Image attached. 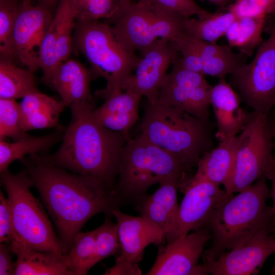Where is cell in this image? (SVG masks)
I'll return each mask as SVG.
<instances>
[{
  "instance_id": "19",
  "label": "cell",
  "mask_w": 275,
  "mask_h": 275,
  "mask_svg": "<svg viewBox=\"0 0 275 275\" xmlns=\"http://www.w3.org/2000/svg\"><path fill=\"white\" fill-rule=\"evenodd\" d=\"M113 215L117 219L121 253L133 262L142 260L148 245L162 244L166 240L163 232L141 215H128L119 209L115 210Z\"/></svg>"
},
{
  "instance_id": "24",
  "label": "cell",
  "mask_w": 275,
  "mask_h": 275,
  "mask_svg": "<svg viewBox=\"0 0 275 275\" xmlns=\"http://www.w3.org/2000/svg\"><path fill=\"white\" fill-rule=\"evenodd\" d=\"M235 136L219 142L216 147L204 154L198 161L197 172L192 178L223 185L225 188L233 169Z\"/></svg>"
},
{
  "instance_id": "17",
  "label": "cell",
  "mask_w": 275,
  "mask_h": 275,
  "mask_svg": "<svg viewBox=\"0 0 275 275\" xmlns=\"http://www.w3.org/2000/svg\"><path fill=\"white\" fill-rule=\"evenodd\" d=\"M211 235L207 227L178 237L160 247L148 275H188L197 265Z\"/></svg>"
},
{
  "instance_id": "28",
  "label": "cell",
  "mask_w": 275,
  "mask_h": 275,
  "mask_svg": "<svg viewBox=\"0 0 275 275\" xmlns=\"http://www.w3.org/2000/svg\"><path fill=\"white\" fill-rule=\"evenodd\" d=\"M265 17H236L226 33L230 47L237 48L242 56H251L263 42L262 32Z\"/></svg>"
},
{
  "instance_id": "32",
  "label": "cell",
  "mask_w": 275,
  "mask_h": 275,
  "mask_svg": "<svg viewBox=\"0 0 275 275\" xmlns=\"http://www.w3.org/2000/svg\"><path fill=\"white\" fill-rule=\"evenodd\" d=\"M240 55L233 52L229 46L225 45L220 51L203 60L202 73L204 75L225 78L245 63Z\"/></svg>"
},
{
  "instance_id": "11",
  "label": "cell",
  "mask_w": 275,
  "mask_h": 275,
  "mask_svg": "<svg viewBox=\"0 0 275 275\" xmlns=\"http://www.w3.org/2000/svg\"><path fill=\"white\" fill-rule=\"evenodd\" d=\"M173 68L160 85L157 102L184 111L208 122L212 88L202 74L184 68L178 53Z\"/></svg>"
},
{
  "instance_id": "45",
  "label": "cell",
  "mask_w": 275,
  "mask_h": 275,
  "mask_svg": "<svg viewBox=\"0 0 275 275\" xmlns=\"http://www.w3.org/2000/svg\"><path fill=\"white\" fill-rule=\"evenodd\" d=\"M270 127L273 139L275 140V120L270 121Z\"/></svg>"
},
{
  "instance_id": "16",
  "label": "cell",
  "mask_w": 275,
  "mask_h": 275,
  "mask_svg": "<svg viewBox=\"0 0 275 275\" xmlns=\"http://www.w3.org/2000/svg\"><path fill=\"white\" fill-rule=\"evenodd\" d=\"M75 23L69 0H59L40 51L39 67L43 73L42 80L46 85L57 67L69 59L73 49Z\"/></svg>"
},
{
  "instance_id": "43",
  "label": "cell",
  "mask_w": 275,
  "mask_h": 275,
  "mask_svg": "<svg viewBox=\"0 0 275 275\" xmlns=\"http://www.w3.org/2000/svg\"><path fill=\"white\" fill-rule=\"evenodd\" d=\"M38 4L52 9L53 7L59 2V0H37Z\"/></svg>"
},
{
  "instance_id": "38",
  "label": "cell",
  "mask_w": 275,
  "mask_h": 275,
  "mask_svg": "<svg viewBox=\"0 0 275 275\" xmlns=\"http://www.w3.org/2000/svg\"><path fill=\"white\" fill-rule=\"evenodd\" d=\"M180 54L182 66L191 71L202 74V62L193 41L183 35L173 42Z\"/></svg>"
},
{
  "instance_id": "7",
  "label": "cell",
  "mask_w": 275,
  "mask_h": 275,
  "mask_svg": "<svg viewBox=\"0 0 275 275\" xmlns=\"http://www.w3.org/2000/svg\"><path fill=\"white\" fill-rule=\"evenodd\" d=\"M12 214L14 238L10 244L29 249L64 254L58 236L40 201L31 191L33 187L23 171L1 173Z\"/></svg>"
},
{
  "instance_id": "14",
  "label": "cell",
  "mask_w": 275,
  "mask_h": 275,
  "mask_svg": "<svg viewBox=\"0 0 275 275\" xmlns=\"http://www.w3.org/2000/svg\"><path fill=\"white\" fill-rule=\"evenodd\" d=\"M274 231L263 229L244 244L226 252L212 262L203 263L207 274H258L267 259L275 253Z\"/></svg>"
},
{
  "instance_id": "10",
  "label": "cell",
  "mask_w": 275,
  "mask_h": 275,
  "mask_svg": "<svg viewBox=\"0 0 275 275\" xmlns=\"http://www.w3.org/2000/svg\"><path fill=\"white\" fill-rule=\"evenodd\" d=\"M230 83L254 112L269 113L275 105V25L253 60L230 74Z\"/></svg>"
},
{
  "instance_id": "8",
  "label": "cell",
  "mask_w": 275,
  "mask_h": 275,
  "mask_svg": "<svg viewBox=\"0 0 275 275\" xmlns=\"http://www.w3.org/2000/svg\"><path fill=\"white\" fill-rule=\"evenodd\" d=\"M185 18L167 15L135 2L119 0L117 10L104 21L124 48L138 49L143 56L158 39L174 42L182 36Z\"/></svg>"
},
{
  "instance_id": "3",
  "label": "cell",
  "mask_w": 275,
  "mask_h": 275,
  "mask_svg": "<svg viewBox=\"0 0 275 275\" xmlns=\"http://www.w3.org/2000/svg\"><path fill=\"white\" fill-rule=\"evenodd\" d=\"M266 179L263 176L238 195H228L213 212L205 226L211 244L203 255L204 263L244 244L263 229L275 231L272 208L266 203L269 192Z\"/></svg>"
},
{
  "instance_id": "36",
  "label": "cell",
  "mask_w": 275,
  "mask_h": 275,
  "mask_svg": "<svg viewBox=\"0 0 275 275\" xmlns=\"http://www.w3.org/2000/svg\"><path fill=\"white\" fill-rule=\"evenodd\" d=\"M96 248L94 264L121 252L117 224L113 223L110 216H107L104 223L95 229Z\"/></svg>"
},
{
  "instance_id": "35",
  "label": "cell",
  "mask_w": 275,
  "mask_h": 275,
  "mask_svg": "<svg viewBox=\"0 0 275 275\" xmlns=\"http://www.w3.org/2000/svg\"><path fill=\"white\" fill-rule=\"evenodd\" d=\"M76 20H100L110 17L119 0H69Z\"/></svg>"
},
{
  "instance_id": "6",
  "label": "cell",
  "mask_w": 275,
  "mask_h": 275,
  "mask_svg": "<svg viewBox=\"0 0 275 275\" xmlns=\"http://www.w3.org/2000/svg\"><path fill=\"white\" fill-rule=\"evenodd\" d=\"M187 170L175 155L141 133L127 142L122 150L115 190L122 200L136 203L151 185Z\"/></svg>"
},
{
  "instance_id": "18",
  "label": "cell",
  "mask_w": 275,
  "mask_h": 275,
  "mask_svg": "<svg viewBox=\"0 0 275 275\" xmlns=\"http://www.w3.org/2000/svg\"><path fill=\"white\" fill-rule=\"evenodd\" d=\"M181 176H173L159 184L151 195H146L136 203L135 210L141 215L160 229L167 242L175 238L179 205L177 190Z\"/></svg>"
},
{
  "instance_id": "25",
  "label": "cell",
  "mask_w": 275,
  "mask_h": 275,
  "mask_svg": "<svg viewBox=\"0 0 275 275\" xmlns=\"http://www.w3.org/2000/svg\"><path fill=\"white\" fill-rule=\"evenodd\" d=\"M10 245L13 254L17 256L15 275H70L64 254Z\"/></svg>"
},
{
  "instance_id": "22",
  "label": "cell",
  "mask_w": 275,
  "mask_h": 275,
  "mask_svg": "<svg viewBox=\"0 0 275 275\" xmlns=\"http://www.w3.org/2000/svg\"><path fill=\"white\" fill-rule=\"evenodd\" d=\"M92 76L90 69L68 59L54 69L47 85L59 93L66 106H70L76 103L93 102L90 90Z\"/></svg>"
},
{
  "instance_id": "34",
  "label": "cell",
  "mask_w": 275,
  "mask_h": 275,
  "mask_svg": "<svg viewBox=\"0 0 275 275\" xmlns=\"http://www.w3.org/2000/svg\"><path fill=\"white\" fill-rule=\"evenodd\" d=\"M21 126L19 103L15 99L0 98V140H18L26 135Z\"/></svg>"
},
{
  "instance_id": "31",
  "label": "cell",
  "mask_w": 275,
  "mask_h": 275,
  "mask_svg": "<svg viewBox=\"0 0 275 275\" xmlns=\"http://www.w3.org/2000/svg\"><path fill=\"white\" fill-rule=\"evenodd\" d=\"M20 3L18 0H0V59L12 62L17 58L13 35Z\"/></svg>"
},
{
  "instance_id": "42",
  "label": "cell",
  "mask_w": 275,
  "mask_h": 275,
  "mask_svg": "<svg viewBox=\"0 0 275 275\" xmlns=\"http://www.w3.org/2000/svg\"><path fill=\"white\" fill-rule=\"evenodd\" d=\"M265 176L266 179L270 180L272 182V187L270 196L272 200V224L275 229V156H273L271 164Z\"/></svg>"
},
{
  "instance_id": "37",
  "label": "cell",
  "mask_w": 275,
  "mask_h": 275,
  "mask_svg": "<svg viewBox=\"0 0 275 275\" xmlns=\"http://www.w3.org/2000/svg\"><path fill=\"white\" fill-rule=\"evenodd\" d=\"M227 9L236 17L275 15V0H235Z\"/></svg>"
},
{
  "instance_id": "4",
  "label": "cell",
  "mask_w": 275,
  "mask_h": 275,
  "mask_svg": "<svg viewBox=\"0 0 275 275\" xmlns=\"http://www.w3.org/2000/svg\"><path fill=\"white\" fill-rule=\"evenodd\" d=\"M142 134L176 156L187 170L213 148L208 122L184 111L147 100L141 124Z\"/></svg>"
},
{
  "instance_id": "5",
  "label": "cell",
  "mask_w": 275,
  "mask_h": 275,
  "mask_svg": "<svg viewBox=\"0 0 275 275\" xmlns=\"http://www.w3.org/2000/svg\"><path fill=\"white\" fill-rule=\"evenodd\" d=\"M73 48L81 53L91 65L93 76L107 81L101 92L106 98L120 91L132 75L142 58L124 48L111 26L100 20H76Z\"/></svg>"
},
{
  "instance_id": "23",
  "label": "cell",
  "mask_w": 275,
  "mask_h": 275,
  "mask_svg": "<svg viewBox=\"0 0 275 275\" xmlns=\"http://www.w3.org/2000/svg\"><path fill=\"white\" fill-rule=\"evenodd\" d=\"M23 131L61 128L59 118L66 106L63 102L40 91L30 94L19 103Z\"/></svg>"
},
{
  "instance_id": "13",
  "label": "cell",
  "mask_w": 275,
  "mask_h": 275,
  "mask_svg": "<svg viewBox=\"0 0 275 275\" xmlns=\"http://www.w3.org/2000/svg\"><path fill=\"white\" fill-rule=\"evenodd\" d=\"M53 16L52 9L31 0H22L16 19L13 43L17 58L33 72L39 67L40 51L43 38Z\"/></svg>"
},
{
  "instance_id": "20",
  "label": "cell",
  "mask_w": 275,
  "mask_h": 275,
  "mask_svg": "<svg viewBox=\"0 0 275 275\" xmlns=\"http://www.w3.org/2000/svg\"><path fill=\"white\" fill-rule=\"evenodd\" d=\"M240 99L225 78L212 87L210 95L212 105L216 120V138L221 142L237 135L247 122L250 113L240 106Z\"/></svg>"
},
{
  "instance_id": "21",
  "label": "cell",
  "mask_w": 275,
  "mask_h": 275,
  "mask_svg": "<svg viewBox=\"0 0 275 275\" xmlns=\"http://www.w3.org/2000/svg\"><path fill=\"white\" fill-rule=\"evenodd\" d=\"M142 97L131 92L119 91L105 98L101 106L93 108L92 116L99 124L122 133L129 141V130L139 118Z\"/></svg>"
},
{
  "instance_id": "12",
  "label": "cell",
  "mask_w": 275,
  "mask_h": 275,
  "mask_svg": "<svg viewBox=\"0 0 275 275\" xmlns=\"http://www.w3.org/2000/svg\"><path fill=\"white\" fill-rule=\"evenodd\" d=\"M220 186L193 178L179 182L184 197L179 205L175 239L206 226L213 212L228 196Z\"/></svg>"
},
{
  "instance_id": "27",
  "label": "cell",
  "mask_w": 275,
  "mask_h": 275,
  "mask_svg": "<svg viewBox=\"0 0 275 275\" xmlns=\"http://www.w3.org/2000/svg\"><path fill=\"white\" fill-rule=\"evenodd\" d=\"M236 18L228 9L227 11L210 13L203 18L187 17L183 21L182 35L194 40L215 43L226 35Z\"/></svg>"
},
{
  "instance_id": "30",
  "label": "cell",
  "mask_w": 275,
  "mask_h": 275,
  "mask_svg": "<svg viewBox=\"0 0 275 275\" xmlns=\"http://www.w3.org/2000/svg\"><path fill=\"white\" fill-rule=\"evenodd\" d=\"M95 230L79 232L75 236L64 261L70 275H85L94 266Z\"/></svg>"
},
{
  "instance_id": "2",
  "label": "cell",
  "mask_w": 275,
  "mask_h": 275,
  "mask_svg": "<svg viewBox=\"0 0 275 275\" xmlns=\"http://www.w3.org/2000/svg\"><path fill=\"white\" fill-rule=\"evenodd\" d=\"M70 107L71 119L60 147L53 154L44 156L56 166L115 190L121 153L127 140L122 133L93 119V102L76 103Z\"/></svg>"
},
{
  "instance_id": "26",
  "label": "cell",
  "mask_w": 275,
  "mask_h": 275,
  "mask_svg": "<svg viewBox=\"0 0 275 275\" xmlns=\"http://www.w3.org/2000/svg\"><path fill=\"white\" fill-rule=\"evenodd\" d=\"M65 130L60 128L45 135L30 136L28 134L13 142L0 140V172L8 170L15 160L29 154L42 153L49 150L62 140Z\"/></svg>"
},
{
  "instance_id": "1",
  "label": "cell",
  "mask_w": 275,
  "mask_h": 275,
  "mask_svg": "<svg viewBox=\"0 0 275 275\" xmlns=\"http://www.w3.org/2000/svg\"><path fill=\"white\" fill-rule=\"evenodd\" d=\"M20 160L56 227L64 254L89 219L100 213L112 216L119 208L115 190L52 163L42 153Z\"/></svg>"
},
{
  "instance_id": "33",
  "label": "cell",
  "mask_w": 275,
  "mask_h": 275,
  "mask_svg": "<svg viewBox=\"0 0 275 275\" xmlns=\"http://www.w3.org/2000/svg\"><path fill=\"white\" fill-rule=\"evenodd\" d=\"M141 3L149 8L166 14L203 18L211 13L200 7L194 0H122Z\"/></svg>"
},
{
  "instance_id": "39",
  "label": "cell",
  "mask_w": 275,
  "mask_h": 275,
  "mask_svg": "<svg viewBox=\"0 0 275 275\" xmlns=\"http://www.w3.org/2000/svg\"><path fill=\"white\" fill-rule=\"evenodd\" d=\"M14 238L12 214L8 198L0 192V242L11 243Z\"/></svg>"
},
{
  "instance_id": "15",
  "label": "cell",
  "mask_w": 275,
  "mask_h": 275,
  "mask_svg": "<svg viewBox=\"0 0 275 275\" xmlns=\"http://www.w3.org/2000/svg\"><path fill=\"white\" fill-rule=\"evenodd\" d=\"M178 53L173 42L158 39L143 56L135 74L127 80L123 90L144 96L150 102H157L161 82Z\"/></svg>"
},
{
  "instance_id": "9",
  "label": "cell",
  "mask_w": 275,
  "mask_h": 275,
  "mask_svg": "<svg viewBox=\"0 0 275 275\" xmlns=\"http://www.w3.org/2000/svg\"><path fill=\"white\" fill-rule=\"evenodd\" d=\"M269 114L253 112L235 138L231 175L225 188L227 194L240 192L265 176L273 156V137Z\"/></svg>"
},
{
  "instance_id": "29",
  "label": "cell",
  "mask_w": 275,
  "mask_h": 275,
  "mask_svg": "<svg viewBox=\"0 0 275 275\" xmlns=\"http://www.w3.org/2000/svg\"><path fill=\"white\" fill-rule=\"evenodd\" d=\"M34 72L15 66L13 62L0 60V98L16 99L38 92Z\"/></svg>"
},
{
  "instance_id": "44",
  "label": "cell",
  "mask_w": 275,
  "mask_h": 275,
  "mask_svg": "<svg viewBox=\"0 0 275 275\" xmlns=\"http://www.w3.org/2000/svg\"><path fill=\"white\" fill-rule=\"evenodd\" d=\"M217 6L224 8L227 5H230L233 3L235 0H206Z\"/></svg>"
},
{
  "instance_id": "41",
  "label": "cell",
  "mask_w": 275,
  "mask_h": 275,
  "mask_svg": "<svg viewBox=\"0 0 275 275\" xmlns=\"http://www.w3.org/2000/svg\"><path fill=\"white\" fill-rule=\"evenodd\" d=\"M13 253L10 244H0V275L15 274V262L12 259Z\"/></svg>"
},
{
  "instance_id": "40",
  "label": "cell",
  "mask_w": 275,
  "mask_h": 275,
  "mask_svg": "<svg viewBox=\"0 0 275 275\" xmlns=\"http://www.w3.org/2000/svg\"><path fill=\"white\" fill-rule=\"evenodd\" d=\"M142 272L136 262H133L121 253L116 257V263L112 267L107 268L105 275H141Z\"/></svg>"
}]
</instances>
